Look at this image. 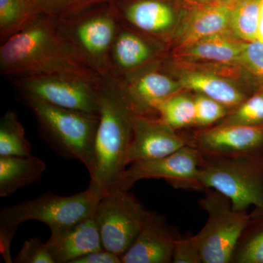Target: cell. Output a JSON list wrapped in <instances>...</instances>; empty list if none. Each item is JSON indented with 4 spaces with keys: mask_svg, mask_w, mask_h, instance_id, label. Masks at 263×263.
<instances>
[{
    "mask_svg": "<svg viewBox=\"0 0 263 263\" xmlns=\"http://www.w3.org/2000/svg\"><path fill=\"white\" fill-rule=\"evenodd\" d=\"M0 71L13 79L24 76H76L98 83L103 77L85 65L60 35L54 18L37 14L0 46Z\"/></svg>",
    "mask_w": 263,
    "mask_h": 263,
    "instance_id": "1",
    "label": "cell"
},
{
    "mask_svg": "<svg viewBox=\"0 0 263 263\" xmlns=\"http://www.w3.org/2000/svg\"><path fill=\"white\" fill-rule=\"evenodd\" d=\"M99 124L95 162L89 187L100 198L112 193L128 165L135 112L118 79L103 78L98 84Z\"/></svg>",
    "mask_w": 263,
    "mask_h": 263,
    "instance_id": "2",
    "label": "cell"
},
{
    "mask_svg": "<svg viewBox=\"0 0 263 263\" xmlns=\"http://www.w3.org/2000/svg\"><path fill=\"white\" fill-rule=\"evenodd\" d=\"M100 197L89 188L70 196L53 193L5 207L0 212V252L12 262L10 245L18 226L27 221L44 223L50 231L64 229L94 216Z\"/></svg>",
    "mask_w": 263,
    "mask_h": 263,
    "instance_id": "3",
    "label": "cell"
},
{
    "mask_svg": "<svg viewBox=\"0 0 263 263\" xmlns=\"http://www.w3.org/2000/svg\"><path fill=\"white\" fill-rule=\"evenodd\" d=\"M22 96L52 149L65 158L80 161L91 174L99 114L60 108L27 95Z\"/></svg>",
    "mask_w": 263,
    "mask_h": 263,
    "instance_id": "4",
    "label": "cell"
},
{
    "mask_svg": "<svg viewBox=\"0 0 263 263\" xmlns=\"http://www.w3.org/2000/svg\"><path fill=\"white\" fill-rule=\"evenodd\" d=\"M95 7L54 20L59 33L76 57L105 78L109 76L110 50L121 22L111 4L107 8Z\"/></svg>",
    "mask_w": 263,
    "mask_h": 263,
    "instance_id": "5",
    "label": "cell"
},
{
    "mask_svg": "<svg viewBox=\"0 0 263 263\" xmlns=\"http://www.w3.org/2000/svg\"><path fill=\"white\" fill-rule=\"evenodd\" d=\"M214 190L229 199L236 212L263 208V184L257 171L239 157L211 156L201 159L197 190Z\"/></svg>",
    "mask_w": 263,
    "mask_h": 263,
    "instance_id": "6",
    "label": "cell"
},
{
    "mask_svg": "<svg viewBox=\"0 0 263 263\" xmlns=\"http://www.w3.org/2000/svg\"><path fill=\"white\" fill-rule=\"evenodd\" d=\"M208 220L195 235L202 263H228L233 259L237 245L250 223V216L236 212L229 199L210 191L200 201Z\"/></svg>",
    "mask_w": 263,
    "mask_h": 263,
    "instance_id": "7",
    "label": "cell"
},
{
    "mask_svg": "<svg viewBox=\"0 0 263 263\" xmlns=\"http://www.w3.org/2000/svg\"><path fill=\"white\" fill-rule=\"evenodd\" d=\"M150 214L126 190H117L102 197L94 219L103 249L122 257L134 243Z\"/></svg>",
    "mask_w": 263,
    "mask_h": 263,
    "instance_id": "8",
    "label": "cell"
},
{
    "mask_svg": "<svg viewBox=\"0 0 263 263\" xmlns=\"http://www.w3.org/2000/svg\"><path fill=\"white\" fill-rule=\"evenodd\" d=\"M22 95L39 99L55 106L99 114L98 83L76 76H24L13 79Z\"/></svg>",
    "mask_w": 263,
    "mask_h": 263,
    "instance_id": "9",
    "label": "cell"
},
{
    "mask_svg": "<svg viewBox=\"0 0 263 263\" xmlns=\"http://www.w3.org/2000/svg\"><path fill=\"white\" fill-rule=\"evenodd\" d=\"M201 159L200 151L186 145L166 157L137 161L127 167L113 192L128 191L137 181L151 179H164L178 186L197 190Z\"/></svg>",
    "mask_w": 263,
    "mask_h": 263,
    "instance_id": "10",
    "label": "cell"
},
{
    "mask_svg": "<svg viewBox=\"0 0 263 263\" xmlns=\"http://www.w3.org/2000/svg\"><path fill=\"white\" fill-rule=\"evenodd\" d=\"M133 131L127 164L166 157L186 146V141L176 134L174 129L160 119H150L144 114H135Z\"/></svg>",
    "mask_w": 263,
    "mask_h": 263,
    "instance_id": "11",
    "label": "cell"
},
{
    "mask_svg": "<svg viewBox=\"0 0 263 263\" xmlns=\"http://www.w3.org/2000/svg\"><path fill=\"white\" fill-rule=\"evenodd\" d=\"M195 145L208 155L239 157L262 146L263 124H222L201 132Z\"/></svg>",
    "mask_w": 263,
    "mask_h": 263,
    "instance_id": "12",
    "label": "cell"
},
{
    "mask_svg": "<svg viewBox=\"0 0 263 263\" xmlns=\"http://www.w3.org/2000/svg\"><path fill=\"white\" fill-rule=\"evenodd\" d=\"M158 50L136 29L121 23L110 50L109 76L124 79L149 63Z\"/></svg>",
    "mask_w": 263,
    "mask_h": 263,
    "instance_id": "13",
    "label": "cell"
},
{
    "mask_svg": "<svg viewBox=\"0 0 263 263\" xmlns=\"http://www.w3.org/2000/svg\"><path fill=\"white\" fill-rule=\"evenodd\" d=\"M176 239L162 218L151 213L134 243L121 257L122 262H172Z\"/></svg>",
    "mask_w": 263,
    "mask_h": 263,
    "instance_id": "14",
    "label": "cell"
},
{
    "mask_svg": "<svg viewBox=\"0 0 263 263\" xmlns=\"http://www.w3.org/2000/svg\"><path fill=\"white\" fill-rule=\"evenodd\" d=\"M46 243L54 263H72L103 249L94 216L68 228L51 231Z\"/></svg>",
    "mask_w": 263,
    "mask_h": 263,
    "instance_id": "15",
    "label": "cell"
},
{
    "mask_svg": "<svg viewBox=\"0 0 263 263\" xmlns=\"http://www.w3.org/2000/svg\"><path fill=\"white\" fill-rule=\"evenodd\" d=\"M136 114H144L154 105L179 93L181 86L169 76L158 71H147L140 75L118 79Z\"/></svg>",
    "mask_w": 263,
    "mask_h": 263,
    "instance_id": "16",
    "label": "cell"
},
{
    "mask_svg": "<svg viewBox=\"0 0 263 263\" xmlns=\"http://www.w3.org/2000/svg\"><path fill=\"white\" fill-rule=\"evenodd\" d=\"M117 11L121 23L148 35H163L175 23L174 10L160 0H136Z\"/></svg>",
    "mask_w": 263,
    "mask_h": 263,
    "instance_id": "17",
    "label": "cell"
},
{
    "mask_svg": "<svg viewBox=\"0 0 263 263\" xmlns=\"http://www.w3.org/2000/svg\"><path fill=\"white\" fill-rule=\"evenodd\" d=\"M245 43L228 30L202 38L185 47L176 48L174 56L183 61L238 63Z\"/></svg>",
    "mask_w": 263,
    "mask_h": 263,
    "instance_id": "18",
    "label": "cell"
},
{
    "mask_svg": "<svg viewBox=\"0 0 263 263\" xmlns=\"http://www.w3.org/2000/svg\"><path fill=\"white\" fill-rule=\"evenodd\" d=\"M232 5L219 3L209 4L192 12L183 25L177 47L183 48L199 40L230 30Z\"/></svg>",
    "mask_w": 263,
    "mask_h": 263,
    "instance_id": "19",
    "label": "cell"
},
{
    "mask_svg": "<svg viewBox=\"0 0 263 263\" xmlns=\"http://www.w3.org/2000/svg\"><path fill=\"white\" fill-rule=\"evenodd\" d=\"M46 169L44 161L32 155L0 157V197L37 182Z\"/></svg>",
    "mask_w": 263,
    "mask_h": 263,
    "instance_id": "20",
    "label": "cell"
},
{
    "mask_svg": "<svg viewBox=\"0 0 263 263\" xmlns=\"http://www.w3.org/2000/svg\"><path fill=\"white\" fill-rule=\"evenodd\" d=\"M179 83L181 87L198 91L227 108L238 106L245 101V95L235 85L209 72H187L181 76Z\"/></svg>",
    "mask_w": 263,
    "mask_h": 263,
    "instance_id": "21",
    "label": "cell"
},
{
    "mask_svg": "<svg viewBox=\"0 0 263 263\" xmlns=\"http://www.w3.org/2000/svg\"><path fill=\"white\" fill-rule=\"evenodd\" d=\"M32 146L27 138L18 116L8 110L0 121V157L29 156Z\"/></svg>",
    "mask_w": 263,
    "mask_h": 263,
    "instance_id": "22",
    "label": "cell"
},
{
    "mask_svg": "<svg viewBox=\"0 0 263 263\" xmlns=\"http://www.w3.org/2000/svg\"><path fill=\"white\" fill-rule=\"evenodd\" d=\"M32 0H0V40L4 42L36 16Z\"/></svg>",
    "mask_w": 263,
    "mask_h": 263,
    "instance_id": "23",
    "label": "cell"
},
{
    "mask_svg": "<svg viewBox=\"0 0 263 263\" xmlns=\"http://www.w3.org/2000/svg\"><path fill=\"white\" fill-rule=\"evenodd\" d=\"M262 0H240L233 6L230 29L243 42L257 40L259 10Z\"/></svg>",
    "mask_w": 263,
    "mask_h": 263,
    "instance_id": "24",
    "label": "cell"
},
{
    "mask_svg": "<svg viewBox=\"0 0 263 263\" xmlns=\"http://www.w3.org/2000/svg\"><path fill=\"white\" fill-rule=\"evenodd\" d=\"M153 109L159 114L161 120L173 129L195 124L194 100L185 95H172L156 103Z\"/></svg>",
    "mask_w": 263,
    "mask_h": 263,
    "instance_id": "25",
    "label": "cell"
},
{
    "mask_svg": "<svg viewBox=\"0 0 263 263\" xmlns=\"http://www.w3.org/2000/svg\"><path fill=\"white\" fill-rule=\"evenodd\" d=\"M114 0H32L36 14L62 18L81 13L100 5L111 4Z\"/></svg>",
    "mask_w": 263,
    "mask_h": 263,
    "instance_id": "26",
    "label": "cell"
},
{
    "mask_svg": "<svg viewBox=\"0 0 263 263\" xmlns=\"http://www.w3.org/2000/svg\"><path fill=\"white\" fill-rule=\"evenodd\" d=\"M223 124L262 125L263 124V91L245 100Z\"/></svg>",
    "mask_w": 263,
    "mask_h": 263,
    "instance_id": "27",
    "label": "cell"
},
{
    "mask_svg": "<svg viewBox=\"0 0 263 263\" xmlns=\"http://www.w3.org/2000/svg\"><path fill=\"white\" fill-rule=\"evenodd\" d=\"M195 110V124L210 125L227 115V107L214 99L202 94L194 99Z\"/></svg>",
    "mask_w": 263,
    "mask_h": 263,
    "instance_id": "28",
    "label": "cell"
},
{
    "mask_svg": "<svg viewBox=\"0 0 263 263\" xmlns=\"http://www.w3.org/2000/svg\"><path fill=\"white\" fill-rule=\"evenodd\" d=\"M238 63L263 85V43L245 42Z\"/></svg>",
    "mask_w": 263,
    "mask_h": 263,
    "instance_id": "29",
    "label": "cell"
},
{
    "mask_svg": "<svg viewBox=\"0 0 263 263\" xmlns=\"http://www.w3.org/2000/svg\"><path fill=\"white\" fill-rule=\"evenodd\" d=\"M15 263H54L46 245L38 237L24 242L14 259Z\"/></svg>",
    "mask_w": 263,
    "mask_h": 263,
    "instance_id": "30",
    "label": "cell"
},
{
    "mask_svg": "<svg viewBox=\"0 0 263 263\" xmlns=\"http://www.w3.org/2000/svg\"><path fill=\"white\" fill-rule=\"evenodd\" d=\"M173 262L200 263L202 262L200 249L196 237L177 238L175 243Z\"/></svg>",
    "mask_w": 263,
    "mask_h": 263,
    "instance_id": "31",
    "label": "cell"
},
{
    "mask_svg": "<svg viewBox=\"0 0 263 263\" xmlns=\"http://www.w3.org/2000/svg\"><path fill=\"white\" fill-rule=\"evenodd\" d=\"M235 259L240 263H263V230L246 242Z\"/></svg>",
    "mask_w": 263,
    "mask_h": 263,
    "instance_id": "32",
    "label": "cell"
},
{
    "mask_svg": "<svg viewBox=\"0 0 263 263\" xmlns=\"http://www.w3.org/2000/svg\"><path fill=\"white\" fill-rule=\"evenodd\" d=\"M122 259L117 254L103 249L79 257L72 263H121Z\"/></svg>",
    "mask_w": 263,
    "mask_h": 263,
    "instance_id": "33",
    "label": "cell"
},
{
    "mask_svg": "<svg viewBox=\"0 0 263 263\" xmlns=\"http://www.w3.org/2000/svg\"><path fill=\"white\" fill-rule=\"evenodd\" d=\"M257 40L263 43V0L261 1L260 10H259L258 30H257Z\"/></svg>",
    "mask_w": 263,
    "mask_h": 263,
    "instance_id": "34",
    "label": "cell"
},
{
    "mask_svg": "<svg viewBox=\"0 0 263 263\" xmlns=\"http://www.w3.org/2000/svg\"><path fill=\"white\" fill-rule=\"evenodd\" d=\"M238 1H240V0H221V3H226V4L233 6V5L236 4Z\"/></svg>",
    "mask_w": 263,
    "mask_h": 263,
    "instance_id": "35",
    "label": "cell"
},
{
    "mask_svg": "<svg viewBox=\"0 0 263 263\" xmlns=\"http://www.w3.org/2000/svg\"><path fill=\"white\" fill-rule=\"evenodd\" d=\"M193 1L197 2L198 3H202V4H208V3H210L211 2L214 1V0H193Z\"/></svg>",
    "mask_w": 263,
    "mask_h": 263,
    "instance_id": "36",
    "label": "cell"
}]
</instances>
